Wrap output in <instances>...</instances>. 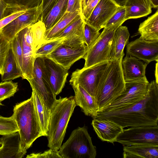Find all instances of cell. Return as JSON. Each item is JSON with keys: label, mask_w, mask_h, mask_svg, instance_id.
Listing matches in <instances>:
<instances>
[{"label": "cell", "mask_w": 158, "mask_h": 158, "mask_svg": "<svg viewBox=\"0 0 158 158\" xmlns=\"http://www.w3.org/2000/svg\"><path fill=\"white\" fill-rule=\"evenodd\" d=\"M11 47L17 66L22 72L23 50L21 40L17 34L11 40Z\"/></svg>", "instance_id": "cell-34"}, {"label": "cell", "mask_w": 158, "mask_h": 158, "mask_svg": "<svg viewBox=\"0 0 158 158\" xmlns=\"http://www.w3.org/2000/svg\"><path fill=\"white\" fill-rule=\"evenodd\" d=\"M27 158H62L58 153V151L51 149L44 151L43 153H32L27 155Z\"/></svg>", "instance_id": "cell-39"}, {"label": "cell", "mask_w": 158, "mask_h": 158, "mask_svg": "<svg viewBox=\"0 0 158 158\" xmlns=\"http://www.w3.org/2000/svg\"><path fill=\"white\" fill-rule=\"evenodd\" d=\"M147 65L135 57L127 55L122 62L125 81L147 79L145 71Z\"/></svg>", "instance_id": "cell-18"}, {"label": "cell", "mask_w": 158, "mask_h": 158, "mask_svg": "<svg viewBox=\"0 0 158 158\" xmlns=\"http://www.w3.org/2000/svg\"><path fill=\"white\" fill-rule=\"evenodd\" d=\"M81 0H68L65 12H73L78 11L80 13Z\"/></svg>", "instance_id": "cell-43"}, {"label": "cell", "mask_w": 158, "mask_h": 158, "mask_svg": "<svg viewBox=\"0 0 158 158\" xmlns=\"http://www.w3.org/2000/svg\"><path fill=\"white\" fill-rule=\"evenodd\" d=\"M94 118L111 120L123 128L158 126V83L154 80L149 83L145 97L137 103L124 109L99 112Z\"/></svg>", "instance_id": "cell-1"}, {"label": "cell", "mask_w": 158, "mask_h": 158, "mask_svg": "<svg viewBox=\"0 0 158 158\" xmlns=\"http://www.w3.org/2000/svg\"><path fill=\"white\" fill-rule=\"evenodd\" d=\"M123 57L110 60L101 79L96 97L98 113L107 108L125 90L122 65Z\"/></svg>", "instance_id": "cell-3"}, {"label": "cell", "mask_w": 158, "mask_h": 158, "mask_svg": "<svg viewBox=\"0 0 158 158\" xmlns=\"http://www.w3.org/2000/svg\"><path fill=\"white\" fill-rule=\"evenodd\" d=\"M116 142L124 146L139 144L158 145V126H137L123 129Z\"/></svg>", "instance_id": "cell-10"}, {"label": "cell", "mask_w": 158, "mask_h": 158, "mask_svg": "<svg viewBox=\"0 0 158 158\" xmlns=\"http://www.w3.org/2000/svg\"><path fill=\"white\" fill-rule=\"evenodd\" d=\"M152 8H158V0H148Z\"/></svg>", "instance_id": "cell-45"}, {"label": "cell", "mask_w": 158, "mask_h": 158, "mask_svg": "<svg viewBox=\"0 0 158 158\" xmlns=\"http://www.w3.org/2000/svg\"><path fill=\"white\" fill-rule=\"evenodd\" d=\"M100 0H89L81 16L84 22L89 17L93 11Z\"/></svg>", "instance_id": "cell-40"}, {"label": "cell", "mask_w": 158, "mask_h": 158, "mask_svg": "<svg viewBox=\"0 0 158 158\" xmlns=\"http://www.w3.org/2000/svg\"><path fill=\"white\" fill-rule=\"evenodd\" d=\"M101 34L99 31L84 22V36L85 44L89 49L97 40Z\"/></svg>", "instance_id": "cell-36"}, {"label": "cell", "mask_w": 158, "mask_h": 158, "mask_svg": "<svg viewBox=\"0 0 158 158\" xmlns=\"http://www.w3.org/2000/svg\"><path fill=\"white\" fill-rule=\"evenodd\" d=\"M4 2L12 7L21 8H28L37 5L35 0H2Z\"/></svg>", "instance_id": "cell-38"}, {"label": "cell", "mask_w": 158, "mask_h": 158, "mask_svg": "<svg viewBox=\"0 0 158 158\" xmlns=\"http://www.w3.org/2000/svg\"><path fill=\"white\" fill-rule=\"evenodd\" d=\"M109 61H104L90 67L77 69L72 74L70 84H78L96 99L101 79Z\"/></svg>", "instance_id": "cell-7"}, {"label": "cell", "mask_w": 158, "mask_h": 158, "mask_svg": "<svg viewBox=\"0 0 158 158\" xmlns=\"http://www.w3.org/2000/svg\"><path fill=\"white\" fill-rule=\"evenodd\" d=\"M89 0H81V11L80 15L81 16L83 12L84 8L86 6V4Z\"/></svg>", "instance_id": "cell-44"}, {"label": "cell", "mask_w": 158, "mask_h": 158, "mask_svg": "<svg viewBox=\"0 0 158 158\" xmlns=\"http://www.w3.org/2000/svg\"><path fill=\"white\" fill-rule=\"evenodd\" d=\"M84 24V22L80 15L53 39L64 38L62 44L64 45L71 46L82 45L85 44Z\"/></svg>", "instance_id": "cell-16"}, {"label": "cell", "mask_w": 158, "mask_h": 158, "mask_svg": "<svg viewBox=\"0 0 158 158\" xmlns=\"http://www.w3.org/2000/svg\"><path fill=\"white\" fill-rule=\"evenodd\" d=\"M80 15V12L78 11L73 12H64L52 27L46 31L44 37L45 41L54 38Z\"/></svg>", "instance_id": "cell-27"}, {"label": "cell", "mask_w": 158, "mask_h": 158, "mask_svg": "<svg viewBox=\"0 0 158 158\" xmlns=\"http://www.w3.org/2000/svg\"><path fill=\"white\" fill-rule=\"evenodd\" d=\"M18 131L16 122L12 116L9 117L0 116V135H8Z\"/></svg>", "instance_id": "cell-32"}, {"label": "cell", "mask_w": 158, "mask_h": 158, "mask_svg": "<svg viewBox=\"0 0 158 158\" xmlns=\"http://www.w3.org/2000/svg\"><path fill=\"white\" fill-rule=\"evenodd\" d=\"M0 138V158H21L26 153L20 148L18 132L2 135Z\"/></svg>", "instance_id": "cell-20"}, {"label": "cell", "mask_w": 158, "mask_h": 158, "mask_svg": "<svg viewBox=\"0 0 158 158\" xmlns=\"http://www.w3.org/2000/svg\"><path fill=\"white\" fill-rule=\"evenodd\" d=\"M68 0H58L44 18L46 31L52 27L63 15L66 10Z\"/></svg>", "instance_id": "cell-29"}, {"label": "cell", "mask_w": 158, "mask_h": 158, "mask_svg": "<svg viewBox=\"0 0 158 158\" xmlns=\"http://www.w3.org/2000/svg\"><path fill=\"white\" fill-rule=\"evenodd\" d=\"M123 23H119L104 28L94 44L88 49L83 68H86L98 63L110 60L111 45L115 31Z\"/></svg>", "instance_id": "cell-6"}, {"label": "cell", "mask_w": 158, "mask_h": 158, "mask_svg": "<svg viewBox=\"0 0 158 158\" xmlns=\"http://www.w3.org/2000/svg\"><path fill=\"white\" fill-rule=\"evenodd\" d=\"M2 105V104H0V105Z\"/></svg>", "instance_id": "cell-48"}, {"label": "cell", "mask_w": 158, "mask_h": 158, "mask_svg": "<svg viewBox=\"0 0 158 158\" xmlns=\"http://www.w3.org/2000/svg\"><path fill=\"white\" fill-rule=\"evenodd\" d=\"M17 34L22 43L23 50L22 72L21 77L27 80L32 77L34 61L33 46L27 43L25 40L22 30Z\"/></svg>", "instance_id": "cell-23"}, {"label": "cell", "mask_w": 158, "mask_h": 158, "mask_svg": "<svg viewBox=\"0 0 158 158\" xmlns=\"http://www.w3.org/2000/svg\"><path fill=\"white\" fill-rule=\"evenodd\" d=\"M12 116L19 129L20 148L26 153L34 142L43 136L32 96L16 104Z\"/></svg>", "instance_id": "cell-2"}, {"label": "cell", "mask_w": 158, "mask_h": 158, "mask_svg": "<svg viewBox=\"0 0 158 158\" xmlns=\"http://www.w3.org/2000/svg\"><path fill=\"white\" fill-rule=\"evenodd\" d=\"M58 0H41L43 5L42 13L39 20L42 21Z\"/></svg>", "instance_id": "cell-41"}, {"label": "cell", "mask_w": 158, "mask_h": 158, "mask_svg": "<svg viewBox=\"0 0 158 158\" xmlns=\"http://www.w3.org/2000/svg\"><path fill=\"white\" fill-rule=\"evenodd\" d=\"M149 84L147 79L125 82L124 91L102 111L124 109L137 103L145 97Z\"/></svg>", "instance_id": "cell-8"}, {"label": "cell", "mask_w": 158, "mask_h": 158, "mask_svg": "<svg viewBox=\"0 0 158 158\" xmlns=\"http://www.w3.org/2000/svg\"><path fill=\"white\" fill-rule=\"evenodd\" d=\"M123 151L124 158H158V145L139 144L125 146Z\"/></svg>", "instance_id": "cell-22"}, {"label": "cell", "mask_w": 158, "mask_h": 158, "mask_svg": "<svg viewBox=\"0 0 158 158\" xmlns=\"http://www.w3.org/2000/svg\"><path fill=\"white\" fill-rule=\"evenodd\" d=\"M130 33L127 27L120 26L115 32L111 45L110 60H118L124 56V49L128 43Z\"/></svg>", "instance_id": "cell-21"}, {"label": "cell", "mask_w": 158, "mask_h": 158, "mask_svg": "<svg viewBox=\"0 0 158 158\" xmlns=\"http://www.w3.org/2000/svg\"><path fill=\"white\" fill-rule=\"evenodd\" d=\"M31 96L35 105L43 136L48 135L50 111L35 91L32 89Z\"/></svg>", "instance_id": "cell-26"}, {"label": "cell", "mask_w": 158, "mask_h": 158, "mask_svg": "<svg viewBox=\"0 0 158 158\" xmlns=\"http://www.w3.org/2000/svg\"><path fill=\"white\" fill-rule=\"evenodd\" d=\"M64 39H54L45 41L35 51V57L47 56L61 44Z\"/></svg>", "instance_id": "cell-31"}, {"label": "cell", "mask_w": 158, "mask_h": 158, "mask_svg": "<svg viewBox=\"0 0 158 158\" xmlns=\"http://www.w3.org/2000/svg\"><path fill=\"white\" fill-rule=\"evenodd\" d=\"M32 89L40 97L50 111L56 99V95L52 90L45 72L43 57L35 58L34 64L32 77L27 80Z\"/></svg>", "instance_id": "cell-9"}, {"label": "cell", "mask_w": 158, "mask_h": 158, "mask_svg": "<svg viewBox=\"0 0 158 158\" xmlns=\"http://www.w3.org/2000/svg\"><path fill=\"white\" fill-rule=\"evenodd\" d=\"M88 50L85 44L79 46L61 44L46 56L69 70L75 62L81 59H85Z\"/></svg>", "instance_id": "cell-12"}, {"label": "cell", "mask_w": 158, "mask_h": 158, "mask_svg": "<svg viewBox=\"0 0 158 158\" xmlns=\"http://www.w3.org/2000/svg\"><path fill=\"white\" fill-rule=\"evenodd\" d=\"M31 30L34 54L36 50L44 43L46 30L44 23L40 20L31 26Z\"/></svg>", "instance_id": "cell-30"}, {"label": "cell", "mask_w": 158, "mask_h": 158, "mask_svg": "<svg viewBox=\"0 0 158 158\" xmlns=\"http://www.w3.org/2000/svg\"><path fill=\"white\" fill-rule=\"evenodd\" d=\"M58 151L62 158H95L97 155L96 148L85 126L73 131Z\"/></svg>", "instance_id": "cell-5"}, {"label": "cell", "mask_w": 158, "mask_h": 158, "mask_svg": "<svg viewBox=\"0 0 158 158\" xmlns=\"http://www.w3.org/2000/svg\"><path fill=\"white\" fill-rule=\"evenodd\" d=\"M76 106L74 97H60L50 110L47 137L48 147L58 151L61 146L68 123Z\"/></svg>", "instance_id": "cell-4"}, {"label": "cell", "mask_w": 158, "mask_h": 158, "mask_svg": "<svg viewBox=\"0 0 158 158\" xmlns=\"http://www.w3.org/2000/svg\"><path fill=\"white\" fill-rule=\"evenodd\" d=\"M75 93L76 106H79L85 114L93 118L98 114V107L96 99L90 95L81 85L71 84Z\"/></svg>", "instance_id": "cell-19"}, {"label": "cell", "mask_w": 158, "mask_h": 158, "mask_svg": "<svg viewBox=\"0 0 158 158\" xmlns=\"http://www.w3.org/2000/svg\"><path fill=\"white\" fill-rule=\"evenodd\" d=\"M1 75V80L4 81L22 77V73L17 66L11 47L8 52Z\"/></svg>", "instance_id": "cell-28"}, {"label": "cell", "mask_w": 158, "mask_h": 158, "mask_svg": "<svg viewBox=\"0 0 158 158\" xmlns=\"http://www.w3.org/2000/svg\"><path fill=\"white\" fill-rule=\"evenodd\" d=\"M158 61H156V68L155 71V76L156 78V81L158 83Z\"/></svg>", "instance_id": "cell-47"}, {"label": "cell", "mask_w": 158, "mask_h": 158, "mask_svg": "<svg viewBox=\"0 0 158 158\" xmlns=\"http://www.w3.org/2000/svg\"><path fill=\"white\" fill-rule=\"evenodd\" d=\"M120 6H124L126 0H112Z\"/></svg>", "instance_id": "cell-46"}, {"label": "cell", "mask_w": 158, "mask_h": 158, "mask_svg": "<svg viewBox=\"0 0 158 158\" xmlns=\"http://www.w3.org/2000/svg\"><path fill=\"white\" fill-rule=\"evenodd\" d=\"M124 6L126 20L146 16L152 13V8L148 0H126Z\"/></svg>", "instance_id": "cell-24"}, {"label": "cell", "mask_w": 158, "mask_h": 158, "mask_svg": "<svg viewBox=\"0 0 158 158\" xmlns=\"http://www.w3.org/2000/svg\"><path fill=\"white\" fill-rule=\"evenodd\" d=\"M11 48V40L7 39L0 31V74L3 72L6 57Z\"/></svg>", "instance_id": "cell-35"}, {"label": "cell", "mask_w": 158, "mask_h": 158, "mask_svg": "<svg viewBox=\"0 0 158 158\" xmlns=\"http://www.w3.org/2000/svg\"><path fill=\"white\" fill-rule=\"evenodd\" d=\"M140 37L147 41H158V10L140 23L138 30Z\"/></svg>", "instance_id": "cell-25"}, {"label": "cell", "mask_w": 158, "mask_h": 158, "mask_svg": "<svg viewBox=\"0 0 158 158\" xmlns=\"http://www.w3.org/2000/svg\"><path fill=\"white\" fill-rule=\"evenodd\" d=\"M18 83L11 80L0 83V103L4 100L13 96L18 89Z\"/></svg>", "instance_id": "cell-33"}, {"label": "cell", "mask_w": 158, "mask_h": 158, "mask_svg": "<svg viewBox=\"0 0 158 158\" xmlns=\"http://www.w3.org/2000/svg\"><path fill=\"white\" fill-rule=\"evenodd\" d=\"M120 6L112 0H100L85 23L98 31L104 28L106 22Z\"/></svg>", "instance_id": "cell-15"}, {"label": "cell", "mask_w": 158, "mask_h": 158, "mask_svg": "<svg viewBox=\"0 0 158 158\" xmlns=\"http://www.w3.org/2000/svg\"><path fill=\"white\" fill-rule=\"evenodd\" d=\"M125 9L124 6H119L117 10L106 22L104 28L119 23H123L127 20L125 18Z\"/></svg>", "instance_id": "cell-37"}, {"label": "cell", "mask_w": 158, "mask_h": 158, "mask_svg": "<svg viewBox=\"0 0 158 158\" xmlns=\"http://www.w3.org/2000/svg\"><path fill=\"white\" fill-rule=\"evenodd\" d=\"M0 104H2L1 103H0Z\"/></svg>", "instance_id": "cell-49"}, {"label": "cell", "mask_w": 158, "mask_h": 158, "mask_svg": "<svg viewBox=\"0 0 158 158\" xmlns=\"http://www.w3.org/2000/svg\"><path fill=\"white\" fill-rule=\"evenodd\" d=\"M126 45L127 55L142 60L148 64L158 61V41H147L139 37Z\"/></svg>", "instance_id": "cell-13"}, {"label": "cell", "mask_w": 158, "mask_h": 158, "mask_svg": "<svg viewBox=\"0 0 158 158\" xmlns=\"http://www.w3.org/2000/svg\"><path fill=\"white\" fill-rule=\"evenodd\" d=\"M42 7L41 2L27 9L24 13L12 21L0 31L7 39L11 40L21 30L31 26L39 20Z\"/></svg>", "instance_id": "cell-11"}, {"label": "cell", "mask_w": 158, "mask_h": 158, "mask_svg": "<svg viewBox=\"0 0 158 158\" xmlns=\"http://www.w3.org/2000/svg\"><path fill=\"white\" fill-rule=\"evenodd\" d=\"M91 124L101 140L113 144L123 129L119 124L106 119L94 118Z\"/></svg>", "instance_id": "cell-17"}, {"label": "cell", "mask_w": 158, "mask_h": 158, "mask_svg": "<svg viewBox=\"0 0 158 158\" xmlns=\"http://www.w3.org/2000/svg\"><path fill=\"white\" fill-rule=\"evenodd\" d=\"M43 58L44 69L49 83L57 95L61 92L65 85L68 70L46 56Z\"/></svg>", "instance_id": "cell-14"}, {"label": "cell", "mask_w": 158, "mask_h": 158, "mask_svg": "<svg viewBox=\"0 0 158 158\" xmlns=\"http://www.w3.org/2000/svg\"><path fill=\"white\" fill-rule=\"evenodd\" d=\"M27 9H21L0 20V31L14 19L24 13Z\"/></svg>", "instance_id": "cell-42"}]
</instances>
